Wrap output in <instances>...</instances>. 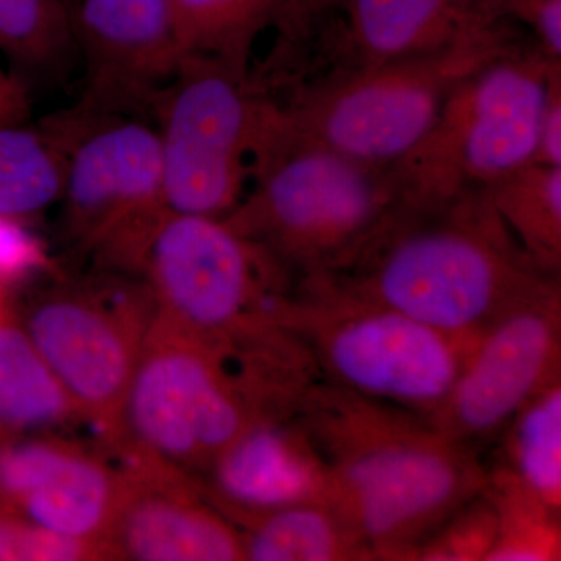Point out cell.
<instances>
[{"label": "cell", "mask_w": 561, "mask_h": 561, "mask_svg": "<svg viewBox=\"0 0 561 561\" xmlns=\"http://www.w3.org/2000/svg\"><path fill=\"white\" fill-rule=\"evenodd\" d=\"M295 419L330 468L332 505L375 560L411 561L432 531L485 489L474 446L398 405L317 379Z\"/></svg>", "instance_id": "6da1fadb"}, {"label": "cell", "mask_w": 561, "mask_h": 561, "mask_svg": "<svg viewBox=\"0 0 561 561\" xmlns=\"http://www.w3.org/2000/svg\"><path fill=\"white\" fill-rule=\"evenodd\" d=\"M553 276L524 254L481 191L432 205L400 203L343 271L320 279L474 341L491 320Z\"/></svg>", "instance_id": "7a4b0ae2"}, {"label": "cell", "mask_w": 561, "mask_h": 561, "mask_svg": "<svg viewBox=\"0 0 561 561\" xmlns=\"http://www.w3.org/2000/svg\"><path fill=\"white\" fill-rule=\"evenodd\" d=\"M251 181L253 190L225 219L268 251L295 283L343 271L401 203L390 168L294 138L279 102Z\"/></svg>", "instance_id": "3957f363"}, {"label": "cell", "mask_w": 561, "mask_h": 561, "mask_svg": "<svg viewBox=\"0 0 561 561\" xmlns=\"http://www.w3.org/2000/svg\"><path fill=\"white\" fill-rule=\"evenodd\" d=\"M515 41L496 21L435 54L298 84L278 101L284 128L351 160L391 168L426 138L457 84Z\"/></svg>", "instance_id": "277c9868"}, {"label": "cell", "mask_w": 561, "mask_h": 561, "mask_svg": "<svg viewBox=\"0 0 561 561\" xmlns=\"http://www.w3.org/2000/svg\"><path fill=\"white\" fill-rule=\"evenodd\" d=\"M560 61L516 39L457 84L434 127L391 165L401 205H432L489 190L534 162Z\"/></svg>", "instance_id": "5b68a950"}, {"label": "cell", "mask_w": 561, "mask_h": 561, "mask_svg": "<svg viewBox=\"0 0 561 561\" xmlns=\"http://www.w3.org/2000/svg\"><path fill=\"white\" fill-rule=\"evenodd\" d=\"M276 319L305 343L321 379L427 420L472 343L320 278L297 280Z\"/></svg>", "instance_id": "8992f818"}, {"label": "cell", "mask_w": 561, "mask_h": 561, "mask_svg": "<svg viewBox=\"0 0 561 561\" xmlns=\"http://www.w3.org/2000/svg\"><path fill=\"white\" fill-rule=\"evenodd\" d=\"M265 419L224 351L154 312L108 446L195 478Z\"/></svg>", "instance_id": "52a82bcc"}, {"label": "cell", "mask_w": 561, "mask_h": 561, "mask_svg": "<svg viewBox=\"0 0 561 561\" xmlns=\"http://www.w3.org/2000/svg\"><path fill=\"white\" fill-rule=\"evenodd\" d=\"M171 213L225 217L245 195L276 99L253 72L183 58L151 106Z\"/></svg>", "instance_id": "ba28073f"}, {"label": "cell", "mask_w": 561, "mask_h": 561, "mask_svg": "<svg viewBox=\"0 0 561 561\" xmlns=\"http://www.w3.org/2000/svg\"><path fill=\"white\" fill-rule=\"evenodd\" d=\"M58 121L66 139L58 203L69 238L103 272L138 278L147 247L171 213L157 130L136 114L76 108Z\"/></svg>", "instance_id": "9c48e42d"}, {"label": "cell", "mask_w": 561, "mask_h": 561, "mask_svg": "<svg viewBox=\"0 0 561 561\" xmlns=\"http://www.w3.org/2000/svg\"><path fill=\"white\" fill-rule=\"evenodd\" d=\"M138 278L161 319L209 342L276 320L295 279L225 217L169 213L144 254Z\"/></svg>", "instance_id": "30bf717a"}, {"label": "cell", "mask_w": 561, "mask_h": 561, "mask_svg": "<svg viewBox=\"0 0 561 561\" xmlns=\"http://www.w3.org/2000/svg\"><path fill=\"white\" fill-rule=\"evenodd\" d=\"M103 273L41 294L27 308L24 330L81 419L101 427L108 446L154 305L139 278Z\"/></svg>", "instance_id": "8fae6325"}, {"label": "cell", "mask_w": 561, "mask_h": 561, "mask_svg": "<svg viewBox=\"0 0 561 561\" xmlns=\"http://www.w3.org/2000/svg\"><path fill=\"white\" fill-rule=\"evenodd\" d=\"M561 379V283L553 276L508 306L472 341L448 398L430 421L474 446Z\"/></svg>", "instance_id": "7c38bea8"}, {"label": "cell", "mask_w": 561, "mask_h": 561, "mask_svg": "<svg viewBox=\"0 0 561 561\" xmlns=\"http://www.w3.org/2000/svg\"><path fill=\"white\" fill-rule=\"evenodd\" d=\"M73 51L83 65L79 108L150 110L181 61L168 0H66Z\"/></svg>", "instance_id": "4fadbf2b"}, {"label": "cell", "mask_w": 561, "mask_h": 561, "mask_svg": "<svg viewBox=\"0 0 561 561\" xmlns=\"http://www.w3.org/2000/svg\"><path fill=\"white\" fill-rule=\"evenodd\" d=\"M119 504L105 538L108 560L239 561L242 535L192 476L144 457L122 456Z\"/></svg>", "instance_id": "5bb4252c"}, {"label": "cell", "mask_w": 561, "mask_h": 561, "mask_svg": "<svg viewBox=\"0 0 561 561\" xmlns=\"http://www.w3.org/2000/svg\"><path fill=\"white\" fill-rule=\"evenodd\" d=\"M194 479L238 529L294 505L332 504L330 468L295 413L257 421Z\"/></svg>", "instance_id": "9a60e30c"}, {"label": "cell", "mask_w": 561, "mask_h": 561, "mask_svg": "<svg viewBox=\"0 0 561 561\" xmlns=\"http://www.w3.org/2000/svg\"><path fill=\"white\" fill-rule=\"evenodd\" d=\"M496 21L472 0H341L309 72L320 60L328 77L435 54Z\"/></svg>", "instance_id": "2e32d148"}, {"label": "cell", "mask_w": 561, "mask_h": 561, "mask_svg": "<svg viewBox=\"0 0 561 561\" xmlns=\"http://www.w3.org/2000/svg\"><path fill=\"white\" fill-rule=\"evenodd\" d=\"M121 491V470L73 445L16 511L35 526L105 549Z\"/></svg>", "instance_id": "e0dca14e"}, {"label": "cell", "mask_w": 561, "mask_h": 561, "mask_svg": "<svg viewBox=\"0 0 561 561\" xmlns=\"http://www.w3.org/2000/svg\"><path fill=\"white\" fill-rule=\"evenodd\" d=\"M239 531L250 561H375L359 531L330 502L268 513Z\"/></svg>", "instance_id": "ac0fdd59"}, {"label": "cell", "mask_w": 561, "mask_h": 561, "mask_svg": "<svg viewBox=\"0 0 561 561\" xmlns=\"http://www.w3.org/2000/svg\"><path fill=\"white\" fill-rule=\"evenodd\" d=\"M66 139L57 116L0 124V214L28 221L60 202Z\"/></svg>", "instance_id": "d6986e66"}, {"label": "cell", "mask_w": 561, "mask_h": 561, "mask_svg": "<svg viewBox=\"0 0 561 561\" xmlns=\"http://www.w3.org/2000/svg\"><path fill=\"white\" fill-rule=\"evenodd\" d=\"M183 58L251 73L254 46L273 27L278 0H168Z\"/></svg>", "instance_id": "ffe728a7"}, {"label": "cell", "mask_w": 561, "mask_h": 561, "mask_svg": "<svg viewBox=\"0 0 561 561\" xmlns=\"http://www.w3.org/2000/svg\"><path fill=\"white\" fill-rule=\"evenodd\" d=\"M81 419L27 331L0 321V427L51 431Z\"/></svg>", "instance_id": "44dd1931"}, {"label": "cell", "mask_w": 561, "mask_h": 561, "mask_svg": "<svg viewBox=\"0 0 561 561\" xmlns=\"http://www.w3.org/2000/svg\"><path fill=\"white\" fill-rule=\"evenodd\" d=\"M483 192L524 254L560 276L561 168L530 162Z\"/></svg>", "instance_id": "7402d4cb"}, {"label": "cell", "mask_w": 561, "mask_h": 561, "mask_svg": "<svg viewBox=\"0 0 561 561\" xmlns=\"http://www.w3.org/2000/svg\"><path fill=\"white\" fill-rule=\"evenodd\" d=\"M497 438L494 467L561 512V379L531 398Z\"/></svg>", "instance_id": "603a6c76"}, {"label": "cell", "mask_w": 561, "mask_h": 561, "mask_svg": "<svg viewBox=\"0 0 561 561\" xmlns=\"http://www.w3.org/2000/svg\"><path fill=\"white\" fill-rule=\"evenodd\" d=\"M483 491L497 516V538L486 561L561 560V512L501 468H486Z\"/></svg>", "instance_id": "cb8c5ba5"}, {"label": "cell", "mask_w": 561, "mask_h": 561, "mask_svg": "<svg viewBox=\"0 0 561 561\" xmlns=\"http://www.w3.org/2000/svg\"><path fill=\"white\" fill-rule=\"evenodd\" d=\"M0 51L22 70H49L73 51L66 0H0Z\"/></svg>", "instance_id": "d4e9b609"}, {"label": "cell", "mask_w": 561, "mask_h": 561, "mask_svg": "<svg viewBox=\"0 0 561 561\" xmlns=\"http://www.w3.org/2000/svg\"><path fill=\"white\" fill-rule=\"evenodd\" d=\"M341 0H278L268 79L290 81L308 70Z\"/></svg>", "instance_id": "484cf974"}, {"label": "cell", "mask_w": 561, "mask_h": 561, "mask_svg": "<svg viewBox=\"0 0 561 561\" xmlns=\"http://www.w3.org/2000/svg\"><path fill=\"white\" fill-rule=\"evenodd\" d=\"M496 538V511L482 490L432 531L411 561H486Z\"/></svg>", "instance_id": "4316f807"}, {"label": "cell", "mask_w": 561, "mask_h": 561, "mask_svg": "<svg viewBox=\"0 0 561 561\" xmlns=\"http://www.w3.org/2000/svg\"><path fill=\"white\" fill-rule=\"evenodd\" d=\"M76 443L55 435L18 438L0 445V501L2 507L16 511Z\"/></svg>", "instance_id": "83f0119b"}, {"label": "cell", "mask_w": 561, "mask_h": 561, "mask_svg": "<svg viewBox=\"0 0 561 561\" xmlns=\"http://www.w3.org/2000/svg\"><path fill=\"white\" fill-rule=\"evenodd\" d=\"M49 265V254L27 221L0 214V284L28 278Z\"/></svg>", "instance_id": "f1b7e54d"}, {"label": "cell", "mask_w": 561, "mask_h": 561, "mask_svg": "<svg viewBox=\"0 0 561 561\" xmlns=\"http://www.w3.org/2000/svg\"><path fill=\"white\" fill-rule=\"evenodd\" d=\"M534 162L561 168V70L553 76L549 88Z\"/></svg>", "instance_id": "f546056e"}, {"label": "cell", "mask_w": 561, "mask_h": 561, "mask_svg": "<svg viewBox=\"0 0 561 561\" xmlns=\"http://www.w3.org/2000/svg\"><path fill=\"white\" fill-rule=\"evenodd\" d=\"M28 98L20 79L0 68V124L27 121Z\"/></svg>", "instance_id": "4dcf8cb0"}, {"label": "cell", "mask_w": 561, "mask_h": 561, "mask_svg": "<svg viewBox=\"0 0 561 561\" xmlns=\"http://www.w3.org/2000/svg\"><path fill=\"white\" fill-rule=\"evenodd\" d=\"M2 316H3L2 284H0V321H2Z\"/></svg>", "instance_id": "1f68e13d"}]
</instances>
